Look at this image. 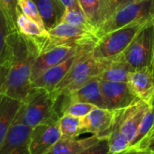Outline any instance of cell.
<instances>
[{
	"label": "cell",
	"instance_id": "obj_29",
	"mask_svg": "<svg viewBox=\"0 0 154 154\" xmlns=\"http://www.w3.org/2000/svg\"><path fill=\"white\" fill-rule=\"evenodd\" d=\"M109 148L107 140H100L97 143L85 149L78 154H108Z\"/></svg>",
	"mask_w": 154,
	"mask_h": 154
},
{
	"label": "cell",
	"instance_id": "obj_11",
	"mask_svg": "<svg viewBox=\"0 0 154 154\" xmlns=\"http://www.w3.org/2000/svg\"><path fill=\"white\" fill-rule=\"evenodd\" d=\"M89 23L96 32L115 14L118 5L115 0H78Z\"/></svg>",
	"mask_w": 154,
	"mask_h": 154
},
{
	"label": "cell",
	"instance_id": "obj_3",
	"mask_svg": "<svg viewBox=\"0 0 154 154\" xmlns=\"http://www.w3.org/2000/svg\"><path fill=\"white\" fill-rule=\"evenodd\" d=\"M56 110V99L51 92L38 88H32L17 112L14 123H21L33 128L39 125L59 121Z\"/></svg>",
	"mask_w": 154,
	"mask_h": 154
},
{
	"label": "cell",
	"instance_id": "obj_27",
	"mask_svg": "<svg viewBox=\"0 0 154 154\" xmlns=\"http://www.w3.org/2000/svg\"><path fill=\"white\" fill-rule=\"evenodd\" d=\"M17 8V0H0V13L5 20L8 33L17 31L15 23Z\"/></svg>",
	"mask_w": 154,
	"mask_h": 154
},
{
	"label": "cell",
	"instance_id": "obj_16",
	"mask_svg": "<svg viewBox=\"0 0 154 154\" xmlns=\"http://www.w3.org/2000/svg\"><path fill=\"white\" fill-rule=\"evenodd\" d=\"M128 84L139 99L150 103L154 97V72L152 66L132 71Z\"/></svg>",
	"mask_w": 154,
	"mask_h": 154
},
{
	"label": "cell",
	"instance_id": "obj_22",
	"mask_svg": "<svg viewBox=\"0 0 154 154\" xmlns=\"http://www.w3.org/2000/svg\"><path fill=\"white\" fill-rule=\"evenodd\" d=\"M132 68L119 57L111 60L107 67L99 76L101 80L113 82H128Z\"/></svg>",
	"mask_w": 154,
	"mask_h": 154
},
{
	"label": "cell",
	"instance_id": "obj_18",
	"mask_svg": "<svg viewBox=\"0 0 154 154\" xmlns=\"http://www.w3.org/2000/svg\"><path fill=\"white\" fill-rule=\"evenodd\" d=\"M70 102H84L94 105L98 108L106 109L100 88V79L96 77L88 81L79 89L68 97Z\"/></svg>",
	"mask_w": 154,
	"mask_h": 154
},
{
	"label": "cell",
	"instance_id": "obj_31",
	"mask_svg": "<svg viewBox=\"0 0 154 154\" xmlns=\"http://www.w3.org/2000/svg\"><path fill=\"white\" fill-rule=\"evenodd\" d=\"M110 154V153H108ZM112 154H154L151 151L147 150V149H143V148H138L136 146H130L127 149L117 152V153H112Z\"/></svg>",
	"mask_w": 154,
	"mask_h": 154
},
{
	"label": "cell",
	"instance_id": "obj_4",
	"mask_svg": "<svg viewBox=\"0 0 154 154\" xmlns=\"http://www.w3.org/2000/svg\"><path fill=\"white\" fill-rule=\"evenodd\" d=\"M138 22H154V0H141L118 6L115 14L96 32L100 39L105 34Z\"/></svg>",
	"mask_w": 154,
	"mask_h": 154
},
{
	"label": "cell",
	"instance_id": "obj_10",
	"mask_svg": "<svg viewBox=\"0 0 154 154\" xmlns=\"http://www.w3.org/2000/svg\"><path fill=\"white\" fill-rule=\"evenodd\" d=\"M116 111L96 107L88 115L81 117L82 133H89L99 140H107L112 133Z\"/></svg>",
	"mask_w": 154,
	"mask_h": 154
},
{
	"label": "cell",
	"instance_id": "obj_19",
	"mask_svg": "<svg viewBox=\"0 0 154 154\" xmlns=\"http://www.w3.org/2000/svg\"><path fill=\"white\" fill-rule=\"evenodd\" d=\"M23 102L0 94V147L4 143Z\"/></svg>",
	"mask_w": 154,
	"mask_h": 154
},
{
	"label": "cell",
	"instance_id": "obj_24",
	"mask_svg": "<svg viewBox=\"0 0 154 154\" xmlns=\"http://www.w3.org/2000/svg\"><path fill=\"white\" fill-rule=\"evenodd\" d=\"M59 126L61 134L60 139H75L83 134L81 117L63 115L59 119Z\"/></svg>",
	"mask_w": 154,
	"mask_h": 154
},
{
	"label": "cell",
	"instance_id": "obj_15",
	"mask_svg": "<svg viewBox=\"0 0 154 154\" xmlns=\"http://www.w3.org/2000/svg\"><path fill=\"white\" fill-rule=\"evenodd\" d=\"M84 45L85 44H83L79 47V51L75 55L70 56L69 58L63 60L62 62H60L55 66H52L50 69H48L47 70H45L37 79H35L32 83V88H43L50 92H52L53 89L56 88V86L62 80V79L68 73V71L69 70V69L75 62L79 51H81V49Z\"/></svg>",
	"mask_w": 154,
	"mask_h": 154
},
{
	"label": "cell",
	"instance_id": "obj_2",
	"mask_svg": "<svg viewBox=\"0 0 154 154\" xmlns=\"http://www.w3.org/2000/svg\"><path fill=\"white\" fill-rule=\"evenodd\" d=\"M96 42L85 44L79 51L75 62L51 92L53 97H69L91 79L99 77L109 64L110 60H97L92 55V50Z\"/></svg>",
	"mask_w": 154,
	"mask_h": 154
},
{
	"label": "cell",
	"instance_id": "obj_25",
	"mask_svg": "<svg viewBox=\"0 0 154 154\" xmlns=\"http://www.w3.org/2000/svg\"><path fill=\"white\" fill-rule=\"evenodd\" d=\"M60 23H66L70 25L79 27L95 33V31L88 20L87 19L85 14L83 13L81 7H69L65 8L63 14L60 18Z\"/></svg>",
	"mask_w": 154,
	"mask_h": 154
},
{
	"label": "cell",
	"instance_id": "obj_20",
	"mask_svg": "<svg viewBox=\"0 0 154 154\" xmlns=\"http://www.w3.org/2000/svg\"><path fill=\"white\" fill-rule=\"evenodd\" d=\"M34 2L47 31L60 23L65 7L59 0H34Z\"/></svg>",
	"mask_w": 154,
	"mask_h": 154
},
{
	"label": "cell",
	"instance_id": "obj_23",
	"mask_svg": "<svg viewBox=\"0 0 154 154\" xmlns=\"http://www.w3.org/2000/svg\"><path fill=\"white\" fill-rule=\"evenodd\" d=\"M125 109H120L116 111V119H115L114 127L109 138L107 139L110 154L120 152L130 147L128 141L126 140V138L125 137V135L121 131V124H122Z\"/></svg>",
	"mask_w": 154,
	"mask_h": 154
},
{
	"label": "cell",
	"instance_id": "obj_8",
	"mask_svg": "<svg viewBox=\"0 0 154 154\" xmlns=\"http://www.w3.org/2000/svg\"><path fill=\"white\" fill-rule=\"evenodd\" d=\"M100 88L106 109L111 111L127 108L141 100L134 93L128 82H113L100 79Z\"/></svg>",
	"mask_w": 154,
	"mask_h": 154
},
{
	"label": "cell",
	"instance_id": "obj_14",
	"mask_svg": "<svg viewBox=\"0 0 154 154\" xmlns=\"http://www.w3.org/2000/svg\"><path fill=\"white\" fill-rule=\"evenodd\" d=\"M31 132V127L21 123H13L0 147V154H30L29 139Z\"/></svg>",
	"mask_w": 154,
	"mask_h": 154
},
{
	"label": "cell",
	"instance_id": "obj_36",
	"mask_svg": "<svg viewBox=\"0 0 154 154\" xmlns=\"http://www.w3.org/2000/svg\"><path fill=\"white\" fill-rule=\"evenodd\" d=\"M1 87H2V79L0 78V89H1Z\"/></svg>",
	"mask_w": 154,
	"mask_h": 154
},
{
	"label": "cell",
	"instance_id": "obj_1",
	"mask_svg": "<svg viewBox=\"0 0 154 154\" xmlns=\"http://www.w3.org/2000/svg\"><path fill=\"white\" fill-rule=\"evenodd\" d=\"M39 52L18 31L10 32L0 57V94L23 102L32 88V66Z\"/></svg>",
	"mask_w": 154,
	"mask_h": 154
},
{
	"label": "cell",
	"instance_id": "obj_6",
	"mask_svg": "<svg viewBox=\"0 0 154 154\" xmlns=\"http://www.w3.org/2000/svg\"><path fill=\"white\" fill-rule=\"evenodd\" d=\"M154 52V22L146 23L118 57L133 70L150 67Z\"/></svg>",
	"mask_w": 154,
	"mask_h": 154
},
{
	"label": "cell",
	"instance_id": "obj_7",
	"mask_svg": "<svg viewBox=\"0 0 154 154\" xmlns=\"http://www.w3.org/2000/svg\"><path fill=\"white\" fill-rule=\"evenodd\" d=\"M48 35L42 53L59 46L77 47L82 44L97 42V38L94 32L66 23H59L48 31Z\"/></svg>",
	"mask_w": 154,
	"mask_h": 154
},
{
	"label": "cell",
	"instance_id": "obj_28",
	"mask_svg": "<svg viewBox=\"0 0 154 154\" xmlns=\"http://www.w3.org/2000/svg\"><path fill=\"white\" fill-rule=\"evenodd\" d=\"M17 5L24 15H26L34 23H36L42 28L45 29L43 22L41 18V15L39 14L37 5L34 0H17Z\"/></svg>",
	"mask_w": 154,
	"mask_h": 154
},
{
	"label": "cell",
	"instance_id": "obj_26",
	"mask_svg": "<svg viewBox=\"0 0 154 154\" xmlns=\"http://www.w3.org/2000/svg\"><path fill=\"white\" fill-rule=\"evenodd\" d=\"M149 105L150 110L146 114L132 146H139L151 137L154 136V97Z\"/></svg>",
	"mask_w": 154,
	"mask_h": 154
},
{
	"label": "cell",
	"instance_id": "obj_21",
	"mask_svg": "<svg viewBox=\"0 0 154 154\" xmlns=\"http://www.w3.org/2000/svg\"><path fill=\"white\" fill-rule=\"evenodd\" d=\"M98 141L100 140L95 135L83 139H60L49 154H78Z\"/></svg>",
	"mask_w": 154,
	"mask_h": 154
},
{
	"label": "cell",
	"instance_id": "obj_33",
	"mask_svg": "<svg viewBox=\"0 0 154 154\" xmlns=\"http://www.w3.org/2000/svg\"><path fill=\"white\" fill-rule=\"evenodd\" d=\"M59 2L65 7V8H69V7H80L79 3L78 0H59Z\"/></svg>",
	"mask_w": 154,
	"mask_h": 154
},
{
	"label": "cell",
	"instance_id": "obj_9",
	"mask_svg": "<svg viewBox=\"0 0 154 154\" xmlns=\"http://www.w3.org/2000/svg\"><path fill=\"white\" fill-rule=\"evenodd\" d=\"M60 138L59 121L42 124L32 128L29 139L30 154H49Z\"/></svg>",
	"mask_w": 154,
	"mask_h": 154
},
{
	"label": "cell",
	"instance_id": "obj_35",
	"mask_svg": "<svg viewBox=\"0 0 154 154\" xmlns=\"http://www.w3.org/2000/svg\"><path fill=\"white\" fill-rule=\"evenodd\" d=\"M152 70H153L154 72V52H153V57H152Z\"/></svg>",
	"mask_w": 154,
	"mask_h": 154
},
{
	"label": "cell",
	"instance_id": "obj_34",
	"mask_svg": "<svg viewBox=\"0 0 154 154\" xmlns=\"http://www.w3.org/2000/svg\"><path fill=\"white\" fill-rule=\"evenodd\" d=\"M115 1L118 5V6H120L123 5H126L129 3H134V2H137V1H141V0H115Z\"/></svg>",
	"mask_w": 154,
	"mask_h": 154
},
{
	"label": "cell",
	"instance_id": "obj_32",
	"mask_svg": "<svg viewBox=\"0 0 154 154\" xmlns=\"http://www.w3.org/2000/svg\"><path fill=\"white\" fill-rule=\"evenodd\" d=\"M138 148H143V149H147L149 151H151L152 152L154 153V136L151 137L150 139H148L146 142H144L143 143H142L139 146H136Z\"/></svg>",
	"mask_w": 154,
	"mask_h": 154
},
{
	"label": "cell",
	"instance_id": "obj_5",
	"mask_svg": "<svg viewBox=\"0 0 154 154\" xmlns=\"http://www.w3.org/2000/svg\"><path fill=\"white\" fill-rule=\"evenodd\" d=\"M150 22L134 23L117 30L112 31L96 42L92 55L97 60H111L118 57L128 47L137 32Z\"/></svg>",
	"mask_w": 154,
	"mask_h": 154
},
{
	"label": "cell",
	"instance_id": "obj_13",
	"mask_svg": "<svg viewBox=\"0 0 154 154\" xmlns=\"http://www.w3.org/2000/svg\"><path fill=\"white\" fill-rule=\"evenodd\" d=\"M149 110V103L143 100H139L125 109L121 124V131L128 141L130 146L133 145L140 126Z\"/></svg>",
	"mask_w": 154,
	"mask_h": 154
},
{
	"label": "cell",
	"instance_id": "obj_30",
	"mask_svg": "<svg viewBox=\"0 0 154 154\" xmlns=\"http://www.w3.org/2000/svg\"><path fill=\"white\" fill-rule=\"evenodd\" d=\"M7 34H8L7 28H6L5 20L3 18V15L0 13V57L3 52L5 44V39H6Z\"/></svg>",
	"mask_w": 154,
	"mask_h": 154
},
{
	"label": "cell",
	"instance_id": "obj_12",
	"mask_svg": "<svg viewBox=\"0 0 154 154\" xmlns=\"http://www.w3.org/2000/svg\"><path fill=\"white\" fill-rule=\"evenodd\" d=\"M83 45V44H82ZM79 46H59L51 50H49L40 55L35 60V62L32 66L31 81L32 83L37 79L45 70L50 69L52 66H55L63 60H67L70 56L75 55L78 51Z\"/></svg>",
	"mask_w": 154,
	"mask_h": 154
},
{
	"label": "cell",
	"instance_id": "obj_17",
	"mask_svg": "<svg viewBox=\"0 0 154 154\" xmlns=\"http://www.w3.org/2000/svg\"><path fill=\"white\" fill-rule=\"evenodd\" d=\"M16 28L20 34L26 40L32 42L39 52V55L42 53L43 46L48 39V31L42 28L36 23L32 21L26 15H24L19 7L16 11Z\"/></svg>",
	"mask_w": 154,
	"mask_h": 154
}]
</instances>
